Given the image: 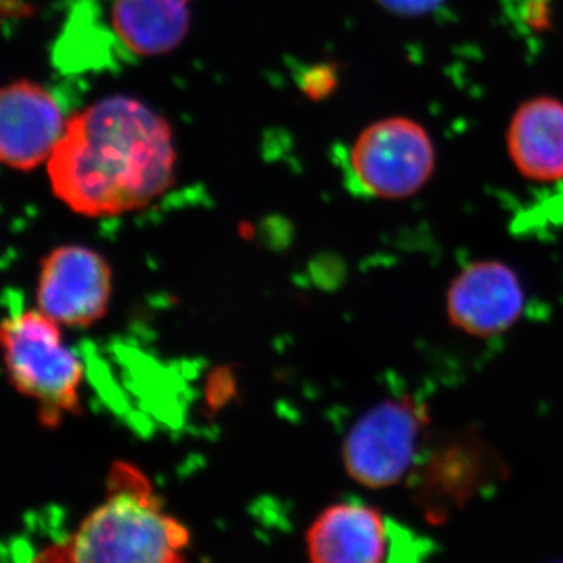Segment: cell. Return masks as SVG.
<instances>
[{
    "instance_id": "cell-1",
    "label": "cell",
    "mask_w": 563,
    "mask_h": 563,
    "mask_svg": "<svg viewBox=\"0 0 563 563\" xmlns=\"http://www.w3.org/2000/svg\"><path fill=\"white\" fill-rule=\"evenodd\" d=\"M174 168L168 122L125 96L74 114L47 163L52 191L85 217L143 209L172 187Z\"/></svg>"
},
{
    "instance_id": "cell-2",
    "label": "cell",
    "mask_w": 563,
    "mask_h": 563,
    "mask_svg": "<svg viewBox=\"0 0 563 563\" xmlns=\"http://www.w3.org/2000/svg\"><path fill=\"white\" fill-rule=\"evenodd\" d=\"M190 542L187 526L166 512L150 477L132 463L117 462L103 503L35 561L176 563L185 561Z\"/></svg>"
},
{
    "instance_id": "cell-3",
    "label": "cell",
    "mask_w": 563,
    "mask_h": 563,
    "mask_svg": "<svg viewBox=\"0 0 563 563\" xmlns=\"http://www.w3.org/2000/svg\"><path fill=\"white\" fill-rule=\"evenodd\" d=\"M101 24L76 5L62 38V63L90 68L124 57H154L176 49L190 29V0H84Z\"/></svg>"
},
{
    "instance_id": "cell-4",
    "label": "cell",
    "mask_w": 563,
    "mask_h": 563,
    "mask_svg": "<svg viewBox=\"0 0 563 563\" xmlns=\"http://www.w3.org/2000/svg\"><path fill=\"white\" fill-rule=\"evenodd\" d=\"M2 347L11 385L35 401L41 424L55 428L66 415L80 412L84 365L63 342L57 321L40 309L10 314Z\"/></svg>"
},
{
    "instance_id": "cell-5",
    "label": "cell",
    "mask_w": 563,
    "mask_h": 563,
    "mask_svg": "<svg viewBox=\"0 0 563 563\" xmlns=\"http://www.w3.org/2000/svg\"><path fill=\"white\" fill-rule=\"evenodd\" d=\"M306 550L314 563H412L435 553V544L372 504L342 501L314 518Z\"/></svg>"
},
{
    "instance_id": "cell-6",
    "label": "cell",
    "mask_w": 563,
    "mask_h": 563,
    "mask_svg": "<svg viewBox=\"0 0 563 563\" xmlns=\"http://www.w3.org/2000/svg\"><path fill=\"white\" fill-rule=\"evenodd\" d=\"M432 136L406 117L368 125L354 141L347 158L351 185L366 198L396 201L417 195L435 172Z\"/></svg>"
},
{
    "instance_id": "cell-7",
    "label": "cell",
    "mask_w": 563,
    "mask_h": 563,
    "mask_svg": "<svg viewBox=\"0 0 563 563\" xmlns=\"http://www.w3.org/2000/svg\"><path fill=\"white\" fill-rule=\"evenodd\" d=\"M426 415L410 398L387 399L363 413L343 442L351 479L373 490L391 487L412 468Z\"/></svg>"
},
{
    "instance_id": "cell-8",
    "label": "cell",
    "mask_w": 563,
    "mask_h": 563,
    "mask_svg": "<svg viewBox=\"0 0 563 563\" xmlns=\"http://www.w3.org/2000/svg\"><path fill=\"white\" fill-rule=\"evenodd\" d=\"M113 274L98 252L79 244L51 251L40 266L36 303L68 328H90L110 306Z\"/></svg>"
},
{
    "instance_id": "cell-9",
    "label": "cell",
    "mask_w": 563,
    "mask_h": 563,
    "mask_svg": "<svg viewBox=\"0 0 563 563\" xmlns=\"http://www.w3.org/2000/svg\"><path fill=\"white\" fill-rule=\"evenodd\" d=\"M520 277L496 261L473 262L451 282L446 313L451 324L466 335L490 339L509 331L525 310Z\"/></svg>"
},
{
    "instance_id": "cell-10",
    "label": "cell",
    "mask_w": 563,
    "mask_h": 563,
    "mask_svg": "<svg viewBox=\"0 0 563 563\" xmlns=\"http://www.w3.org/2000/svg\"><path fill=\"white\" fill-rule=\"evenodd\" d=\"M60 106L46 88L29 80L3 88L0 98V158L18 172L49 161L65 132Z\"/></svg>"
},
{
    "instance_id": "cell-11",
    "label": "cell",
    "mask_w": 563,
    "mask_h": 563,
    "mask_svg": "<svg viewBox=\"0 0 563 563\" xmlns=\"http://www.w3.org/2000/svg\"><path fill=\"white\" fill-rule=\"evenodd\" d=\"M507 152L528 180H563V101L540 96L515 110L507 129Z\"/></svg>"
},
{
    "instance_id": "cell-12",
    "label": "cell",
    "mask_w": 563,
    "mask_h": 563,
    "mask_svg": "<svg viewBox=\"0 0 563 563\" xmlns=\"http://www.w3.org/2000/svg\"><path fill=\"white\" fill-rule=\"evenodd\" d=\"M376 2L390 13L401 14V16H420L442 7L444 0H376Z\"/></svg>"
}]
</instances>
